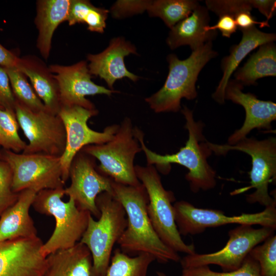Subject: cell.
<instances>
[{"label": "cell", "instance_id": "obj_7", "mask_svg": "<svg viewBox=\"0 0 276 276\" xmlns=\"http://www.w3.org/2000/svg\"><path fill=\"white\" fill-rule=\"evenodd\" d=\"M133 128L130 119L126 117L111 140L81 150L99 161L97 169L101 174L116 182L136 187L142 183L136 175L134 159L142 150Z\"/></svg>", "mask_w": 276, "mask_h": 276}, {"label": "cell", "instance_id": "obj_18", "mask_svg": "<svg viewBox=\"0 0 276 276\" xmlns=\"http://www.w3.org/2000/svg\"><path fill=\"white\" fill-rule=\"evenodd\" d=\"M131 54H137L133 44L122 37L114 38L103 52L87 56L89 73L103 79L111 90H114L115 82L123 78L136 81L139 77L129 72L124 63V58Z\"/></svg>", "mask_w": 276, "mask_h": 276}, {"label": "cell", "instance_id": "obj_5", "mask_svg": "<svg viewBox=\"0 0 276 276\" xmlns=\"http://www.w3.org/2000/svg\"><path fill=\"white\" fill-rule=\"evenodd\" d=\"M64 188L41 190L36 193L32 203L35 211L53 216L55 220L52 234L41 246V252L45 257L58 250L73 247L79 242L91 214L79 209L71 198L63 201Z\"/></svg>", "mask_w": 276, "mask_h": 276}, {"label": "cell", "instance_id": "obj_4", "mask_svg": "<svg viewBox=\"0 0 276 276\" xmlns=\"http://www.w3.org/2000/svg\"><path fill=\"white\" fill-rule=\"evenodd\" d=\"M100 212L98 220L90 214L80 242L87 246L93 260L92 276H104L110 262L114 244L125 230L127 220L125 211L113 195L100 194L96 200Z\"/></svg>", "mask_w": 276, "mask_h": 276}, {"label": "cell", "instance_id": "obj_42", "mask_svg": "<svg viewBox=\"0 0 276 276\" xmlns=\"http://www.w3.org/2000/svg\"><path fill=\"white\" fill-rule=\"evenodd\" d=\"M1 156H2V148L0 147V160H1Z\"/></svg>", "mask_w": 276, "mask_h": 276}, {"label": "cell", "instance_id": "obj_10", "mask_svg": "<svg viewBox=\"0 0 276 276\" xmlns=\"http://www.w3.org/2000/svg\"><path fill=\"white\" fill-rule=\"evenodd\" d=\"M173 207L175 222L181 236L197 235L209 227L231 224L276 228V205L266 207L260 212L238 216H227L220 210L197 208L185 200L176 201Z\"/></svg>", "mask_w": 276, "mask_h": 276}, {"label": "cell", "instance_id": "obj_16", "mask_svg": "<svg viewBox=\"0 0 276 276\" xmlns=\"http://www.w3.org/2000/svg\"><path fill=\"white\" fill-rule=\"evenodd\" d=\"M38 236L0 242V276H42L46 257Z\"/></svg>", "mask_w": 276, "mask_h": 276}, {"label": "cell", "instance_id": "obj_27", "mask_svg": "<svg viewBox=\"0 0 276 276\" xmlns=\"http://www.w3.org/2000/svg\"><path fill=\"white\" fill-rule=\"evenodd\" d=\"M109 12L107 9L95 7L88 1L71 0L66 21L70 26L86 24L89 31L102 33Z\"/></svg>", "mask_w": 276, "mask_h": 276}, {"label": "cell", "instance_id": "obj_20", "mask_svg": "<svg viewBox=\"0 0 276 276\" xmlns=\"http://www.w3.org/2000/svg\"><path fill=\"white\" fill-rule=\"evenodd\" d=\"M29 78L35 92L49 111L58 114L61 107L58 83L49 67L34 56L19 58L17 67Z\"/></svg>", "mask_w": 276, "mask_h": 276}, {"label": "cell", "instance_id": "obj_28", "mask_svg": "<svg viewBox=\"0 0 276 276\" xmlns=\"http://www.w3.org/2000/svg\"><path fill=\"white\" fill-rule=\"evenodd\" d=\"M198 6L197 1L192 0L150 1L147 11L150 16L161 18L171 29Z\"/></svg>", "mask_w": 276, "mask_h": 276}, {"label": "cell", "instance_id": "obj_2", "mask_svg": "<svg viewBox=\"0 0 276 276\" xmlns=\"http://www.w3.org/2000/svg\"><path fill=\"white\" fill-rule=\"evenodd\" d=\"M112 195L124 208L127 217L125 230L117 243L128 255L148 254L160 263L178 262V252L158 237L149 219L147 206L148 197L144 186H130L112 180Z\"/></svg>", "mask_w": 276, "mask_h": 276}, {"label": "cell", "instance_id": "obj_15", "mask_svg": "<svg viewBox=\"0 0 276 276\" xmlns=\"http://www.w3.org/2000/svg\"><path fill=\"white\" fill-rule=\"evenodd\" d=\"M50 72L57 82L62 106H79L88 109H95L94 104L86 98L87 96L106 95L117 93L96 84L91 80L86 61L72 65L52 64Z\"/></svg>", "mask_w": 276, "mask_h": 276}, {"label": "cell", "instance_id": "obj_41", "mask_svg": "<svg viewBox=\"0 0 276 276\" xmlns=\"http://www.w3.org/2000/svg\"><path fill=\"white\" fill-rule=\"evenodd\" d=\"M157 276H167L164 272L161 271H157Z\"/></svg>", "mask_w": 276, "mask_h": 276}, {"label": "cell", "instance_id": "obj_24", "mask_svg": "<svg viewBox=\"0 0 276 276\" xmlns=\"http://www.w3.org/2000/svg\"><path fill=\"white\" fill-rule=\"evenodd\" d=\"M70 2L71 0H40L36 3V45L45 59L50 55L54 32L61 23L66 21Z\"/></svg>", "mask_w": 276, "mask_h": 276}, {"label": "cell", "instance_id": "obj_9", "mask_svg": "<svg viewBox=\"0 0 276 276\" xmlns=\"http://www.w3.org/2000/svg\"><path fill=\"white\" fill-rule=\"evenodd\" d=\"M1 159L12 171V189L15 193L27 189L38 193L45 189L64 188L60 156L15 153L2 149Z\"/></svg>", "mask_w": 276, "mask_h": 276}, {"label": "cell", "instance_id": "obj_3", "mask_svg": "<svg viewBox=\"0 0 276 276\" xmlns=\"http://www.w3.org/2000/svg\"><path fill=\"white\" fill-rule=\"evenodd\" d=\"M217 55L212 41L192 51L190 56L184 60L179 59L175 54L169 55V73L163 86L146 98L145 101L156 113L178 112L181 109L182 98L191 100L197 97L195 85L198 75Z\"/></svg>", "mask_w": 276, "mask_h": 276}, {"label": "cell", "instance_id": "obj_35", "mask_svg": "<svg viewBox=\"0 0 276 276\" xmlns=\"http://www.w3.org/2000/svg\"><path fill=\"white\" fill-rule=\"evenodd\" d=\"M150 1H117L111 7L109 12L113 17L123 18L141 14L147 10Z\"/></svg>", "mask_w": 276, "mask_h": 276}, {"label": "cell", "instance_id": "obj_14", "mask_svg": "<svg viewBox=\"0 0 276 276\" xmlns=\"http://www.w3.org/2000/svg\"><path fill=\"white\" fill-rule=\"evenodd\" d=\"M69 178L71 183L64 188L65 195L73 199L79 209L99 218L96 198L103 192L112 194V180L98 170L95 158L82 150L72 162Z\"/></svg>", "mask_w": 276, "mask_h": 276}, {"label": "cell", "instance_id": "obj_12", "mask_svg": "<svg viewBox=\"0 0 276 276\" xmlns=\"http://www.w3.org/2000/svg\"><path fill=\"white\" fill-rule=\"evenodd\" d=\"M14 111L19 126L29 142L22 153L61 157L65 147L66 135L58 114L46 108L34 111L16 101Z\"/></svg>", "mask_w": 276, "mask_h": 276}, {"label": "cell", "instance_id": "obj_33", "mask_svg": "<svg viewBox=\"0 0 276 276\" xmlns=\"http://www.w3.org/2000/svg\"><path fill=\"white\" fill-rule=\"evenodd\" d=\"M19 193L12 189V173L8 164L0 160V216L17 200Z\"/></svg>", "mask_w": 276, "mask_h": 276}, {"label": "cell", "instance_id": "obj_34", "mask_svg": "<svg viewBox=\"0 0 276 276\" xmlns=\"http://www.w3.org/2000/svg\"><path fill=\"white\" fill-rule=\"evenodd\" d=\"M205 4L207 9L219 16L224 14L235 16L241 12H250L253 8L251 0H209Z\"/></svg>", "mask_w": 276, "mask_h": 276}, {"label": "cell", "instance_id": "obj_25", "mask_svg": "<svg viewBox=\"0 0 276 276\" xmlns=\"http://www.w3.org/2000/svg\"><path fill=\"white\" fill-rule=\"evenodd\" d=\"M235 81L243 85H255L256 81L276 75V48L273 42L261 45L235 73Z\"/></svg>", "mask_w": 276, "mask_h": 276}, {"label": "cell", "instance_id": "obj_23", "mask_svg": "<svg viewBox=\"0 0 276 276\" xmlns=\"http://www.w3.org/2000/svg\"><path fill=\"white\" fill-rule=\"evenodd\" d=\"M46 261L42 276H92L91 253L80 242L73 247L50 254Z\"/></svg>", "mask_w": 276, "mask_h": 276}, {"label": "cell", "instance_id": "obj_8", "mask_svg": "<svg viewBox=\"0 0 276 276\" xmlns=\"http://www.w3.org/2000/svg\"><path fill=\"white\" fill-rule=\"evenodd\" d=\"M212 152L216 155H225L231 150H237L248 154L251 158V169L249 172L250 185L243 191L255 189L246 196L250 204L258 203L266 207L276 205L275 197L268 192V186L276 176V138L271 136L259 140L254 137H245L234 145H219L208 142Z\"/></svg>", "mask_w": 276, "mask_h": 276}, {"label": "cell", "instance_id": "obj_26", "mask_svg": "<svg viewBox=\"0 0 276 276\" xmlns=\"http://www.w3.org/2000/svg\"><path fill=\"white\" fill-rule=\"evenodd\" d=\"M154 261L148 254L132 257L116 248L104 276H147L148 268Z\"/></svg>", "mask_w": 276, "mask_h": 276}, {"label": "cell", "instance_id": "obj_13", "mask_svg": "<svg viewBox=\"0 0 276 276\" xmlns=\"http://www.w3.org/2000/svg\"><path fill=\"white\" fill-rule=\"evenodd\" d=\"M98 113L96 109L72 106H62L58 114L63 123L66 135L64 151L60 157L62 179L65 183L69 178L70 166L77 153L86 146L109 141L119 127V125L113 124L105 127L102 132L91 129L87 121Z\"/></svg>", "mask_w": 276, "mask_h": 276}, {"label": "cell", "instance_id": "obj_17", "mask_svg": "<svg viewBox=\"0 0 276 276\" xmlns=\"http://www.w3.org/2000/svg\"><path fill=\"white\" fill-rule=\"evenodd\" d=\"M243 86L235 80H229L225 90V100L241 105L245 111L242 127L231 134L227 145H234L247 137L254 129L271 130V123L276 119V104L271 101L258 99L254 94L244 93Z\"/></svg>", "mask_w": 276, "mask_h": 276}, {"label": "cell", "instance_id": "obj_40", "mask_svg": "<svg viewBox=\"0 0 276 276\" xmlns=\"http://www.w3.org/2000/svg\"><path fill=\"white\" fill-rule=\"evenodd\" d=\"M19 57L0 43V66L4 68L17 67Z\"/></svg>", "mask_w": 276, "mask_h": 276}, {"label": "cell", "instance_id": "obj_11", "mask_svg": "<svg viewBox=\"0 0 276 276\" xmlns=\"http://www.w3.org/2000/svg\"><path fill=\"white\" fill-rule=\"evenodd\" d=\"M274 229L241 224L231 229L225 245L219 250L209 254L187 255L180 259L182 268L216 265L222 271L236 270L241 267L251 249L273 234Z\"/></svg>", "mask_w": 276, "mask_h": 276}, {"label": "cell", "instance_id": "obj_22", "mask_svg": "<svg viewBox=\"0 0 276 276\" xmlns=\"http://www.w3.org/2000/svg\"><path fill=\"white\" fill-rule=\"evenodd\" d=\"M240 30L242 32L241 41L232 47L229 55L221 61L223 76L212 95L213 98L221 104L224 103L225 90L230 77L243 59L258 47L275 40V34L263 32L255 26Z\"/></svg>", "mask_w": 276, "mask_h": 276}, {"label": "cell", "instance_id": "obj_6", "mask_svg": "<svg viewBox=\"0 0 276 276\" xmlns=\"http://www.w3.org/2000/svg\"><path fill=\"white\" fill-rule=\"evenodd\" d=\"M134 168L138 179L147 193V213L158 237L167 246L178 253H195L194 244L186 243L178 230L172 204L175 197L172 191L164 187L156 168L147 165H135Z\"/></svg>", "mask_w": 276, "mask_h": 276}, {"label": "cell", "instance_id": "obj_19", "mask_svg": "<svg viewBox=\"0 0 276 276\" xmlns=\"http://www.w3.org/2000/svg\"><path fill=\"white\" fill-rule=\"evenodd\" d=\"M36 193L30 189L20 192L16 201L2 214L0 242L37 236V229L29 214Z\"/></svg>", "mask_w": 276, "mask_h": 276}, {"label": "cell", "instance_id": "obj_39", "mask_svg": "<svg viewBox=\"0 0 276 276\" xmlns=\"http://www.w3.org/2000/svg\"><path fill=\"white\" fill-rule=\"evenodd\" d=\"M253 8L257 9L267 18L268 21L275 14V1L251 0Z\"/></svg>", "mask_w": 276, "mask_h": 276}, {"label": "cell", "instance_id": "obj_31", "mask_svg": "<svg viewBox=\"0 0 276 276\" xmlns=\"http://www.w3.org/2000/svg\"><path fill=\"white\" fill-rule=\"evenodd\" d=\"M258 263L261 276H276V236L272 235L248 254Z\"/></svg>", "mask_w": 276, "mask_h": 276}, {"label": "cell", "instance_id": "obj_21", "mask_svg": "<svg viewBox=\"0 0 276 276\" xmlns=\"http://www.w3.org/2000/svg\"><path fill=\"white\" fill-rule=\"evenodd\" d=\"M209 20L207 8L199 5L188 17L171 28L167 38V44L172 50L188 45L194 51L212 41L217 32L205 31Z\"/></svg>", "mask_w": 276, "mask_h": 276}, {"label": "cell", "instance_id": "obj_29", "mask_svg": "<svg viewBox=\"0 0 276 276\" xmlns=\"http://www.w3.org/2000/svg\"><path fill=\"white\" fill-rule=\"evenodd\" d=\"M5 68L16 102L34 111L46 108L23 73L16 67Z\"/></svg>", "mask_w": 276, "mask_h": 276}, {"label": "cell", "instance_id": "obj_38", "mask_svg": "<svg viewBox=\"0 0 276 276\" xmlns=\"http://www.w3.org/2000/svg\"><path fill=\"white\" fill-rule=\"evenodd\" d=\"M235 20L237 27L240 30L246 29L254 27L255 25H259L260 28L269 27L268 21H257L251 15L250 12L244 11L237 14L235 16Z\"/></svg>", "mask_w": 276, "mask_h": 276}, {"label": "cell", "instance_id": "obj_32", "mask_svg": "<svg viewBox=\"0 0 276 276\" xmlns=\"http://www.w3.org/2000/svg\"><path fill=\"white\" fill-rule=\"evenodd\" d=\"M181 276H261L258 263L249 255L238 269L227 272L212 270L209 266L182 268Z\"/></svg>", "mask_w": 276, "mask_h": 276}, {"label": "cell", "instance_id": "obj_36", "mask_svg": "<svg viewBox=\"0 0 276 276\" xmlns=\"http://www.w3.org/2000/svg\"><path fill=\"white\" fill-rule=\"evenodd\" d=\"M15 103L8 74L4 67L0 66V106L14 110Z\"/></svg>", "mask_w": 276, "mask_h": 276}, {"label": "cell", "instance_id": "obj_30", "mask_svg": "<svg viewBox=\"0 0 276 276\" xmlns=\"http://www.w3.org/2000/svg\"><path fill=\"white\" fill-rule=\"evenodd\" d=\"M15 111L0 108V147L15 153L22 152L27 143L18 133Z\"/></svg>", "mask_w": 276, "mask_h": 276}, {"label": "cell", "instance_id": "obj_1", "mask_svg": "<svg viewBox=\"0 0 276 276\" xmlns=\"http://www.w3.org/2000/svg\"><path fill=\"white\" fill-rule=\"evenodd\" d=\"M181 111L186 121L185 128L189 136L185 146L176 153L157 154L146 146L141 130L134 127V134L145 153L147 165H155L158 171L166 175L170 171L171 164H179L189 170L185 177L192 192L212 189L217 184L216 172L207 160L213 152L202 134L204 124L194 120L193 111L186 106Z\"/></svg>", "mask_w": 276, "mask_h": 276}, {"label": "cell", "instance_id": "obj_43", "mask_svg": "<svg viewBox=\"0 0 276 276\" xmlns=\"http://www.w3.org/2000/svg\"><path fill=\"white\" fill-rule=\"evenodd\" d=\"M0 108H2L1 106H0Z\"/></svg>", "mask_w": 276, "mask_h": 276}, {"label": "cell", "instance_id": "obj_37", "mask_svg": "<svg viewBox=\"0 0 276 276\" xmlns=\"http://www.w3.org/2000/svg\"><path fill=\"white\" fill-rule=\"evenodd\" d=\"M237 28L234 16L224 14L219 16V19L215 25L206 27L205 31L209 32L219 30L223 36L229 38L236 31Z\"/></svg>", "mask_w": 276, "mask_h": 276}]
</instances>
